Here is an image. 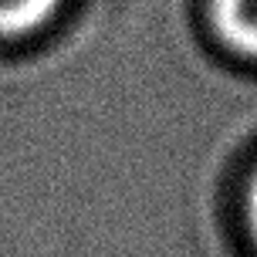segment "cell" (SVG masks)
<instances>
[{"label": "cell", "mask_w": 257, "mask_h": 257, "mask_svg": "<svg viewBox=\"0 0 257 257\" xmlns=\"http://www.w3.org/2000/svg\"><path fill=\"white\" fill-rule=\"evenodd\" d=\"M213 24L230 48L257 58V0H213Z\"/></svg>", "instance_id": "obj_1"}, {"label": "cell", "mask_w": 257, "mask_h": 257, "mask_svg": "<svg viewBox=\"0 0 257 257\" xmlns=\"http://www.w3.org/2000/svg\"><path fill=\"white\" fill-rule=\"evenodd\" d=\"M61 0H0V38H21L51 21Z\"/></svg>", "instance_id": "obj_2"}, {"label": "cell", "mask_w": 257, "mask_h": 257, "mask_svg": "<svg viewBox=\"0 0 257 257\" xmlns=\"http://www.w3.org/2000/svg\"><path fill=\"white\" fill-rule=\"evenodd\" d=\"M247 220H250V233L257 240V176L250 183V193H247Z\"/></svg>", "instance_id": "obj_3"}]
</instances>
